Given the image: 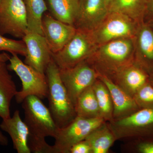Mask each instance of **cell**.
<instances>
[{
  "instance_id": "obj_1",
  "label": "cell",
  "mask_w": 153,
  "mask_h": 153,
  "mask_svg": "<svg viewBox=\"0 0 153 153\" xmlns=\"http://www.w3.org/2000/svg\"><path fill=\"white\" fill-rule=\"evenodd\" d=\"M25 113L24 121L30 134L28 146L31 152L53 153V146L47 143L45 138L56 136L59 127L55 123L49 108L35 96H29L22 102Z\"/></svg>"
},
{
  "instance_id": "obj_2",
  "label": "cell",
  "mask_w": 153,
  "mask_h": 153,
  "mask_svg": "<svg viewBox=\"0 0 153 153\" xmlns=\"http://www.w3.org/2000/svg\"><path fill=\"white\" fill-rule=\"evenodd\" d=\"M86 60L99 74H114L134 60L133 38H120L97 46Z\"/></svg>"
},
{
  "instance_id": "obj_3",
  "label": "cell",
  "mask_w": 153,
  "mask_h": 153,
  "mask_svg": "<svg viewBox=\"0 0 153 153\" xmlns=\"http://www.w3.org/2000/svg\"><path fill=\"white\" fill-rule=\"evenodd\" d=\"M45 74L48 82L49 110L57 126L62 128L76 117L75 106L60 78L59 68L52 58Z\"/></svg>"
},
{
  "instance_id": "obj_4",
  "label": "cell",
  "mask_w": 153,
  "mask_h": 153,
  "mask_svg": "<svg viewBox=\"0 0 153 153\" xmlns=\"http://www.w3.org/2000/svg\"><path fill=\"white\" fill-rule=\"evenodd\" d=\"M9 61V70L14 71L22 81V89L15 97L17 103H22L29 96H35L41 99L47 98L48 87L46 74L23 62L17 54H12Z\"/></svg>"
},
{
  "instance_id": "obj_5",
  "label": "cell",
  "mask_w": 153,
  "mask_h": 153,
  "mask_svg": "<svg viewBox=\"0 0 153 153\" xmlns=\"http://www.w3.org/2000/svg\"><path fill=\"white\" fill-rule=\"evenodd\" d=\"M76 29L74 37L61 50L52 53V59L59 69L71 68L87 60L97 47L89 31Z\"/></svg>"
},
{
  "instance_id": "obj_6",
  "label": "cell",
  "mask_w": 153,
  "mask_h": 153,
  "mask_svg": "<svg viewBox=\"0 0 153 153\" xmlns=\"http://www.w3.org/2000/svg\"><path fill=\"white\" fill-rule=\"evenodd\" d=\"M138 24L123 14L109 12L94 30L89 31L97 46L120 38H134Z\"/></svg>"
},
{
  "instance_id": "obj_7",
  "label": "cell",
  "mask_w": 153,
  "mask_h": 153,
  "mask_svg": "<svg viewBox=\"0 0 153 153\" xmlns=\"http://www.w3.org/2000/svg\"><path fill=\"white\" fill-rule=\"evenodd\" d=\"M103 118H86L76 116L71 123L59 128L53 145L55 153H69L76 143L83 140L94 131L101 126Z\"/></svg>"
},
{
  "instance_id": "obj_8",
  "label": "cell",
  "mask_w": 153,
  "mask_h": 153,
  "mask_svg": "<svg viewBox=\"0 0 153 153\" xmlns=\"http://www.w3.org/2000/svg\"><path fill=\"white\" fill-rule=\"evenodd\" d=\"M28 30L27 11L23 0H2L0 34L22 39Z\"/></svg>"
},
{
  "instance_id": "obj_9",
  "label": "cell",
  "mask_w": 153,
  "mask_h": 153,
  "mask_svg": "<svg viewBox=\"0 0 153 153\" xmlns=\"http://www.w3.org/2000/svg\"><path fill=\"white\" fill-rule=\"evenodd\" d=\"M59 70L62 82L74 105L79 95L93 85L99 74L86 60L71 68Z\"/></svg>"
},
{
  "instance_id": "obj_10",
  "label": "cell",
  "mask_w": 153,
  "mask_h": 153,
  "mask_svg": "<svg viewBox=\"0 0 153 153\" xmlns=\"http://www.w3.org/2000/svg\"><path fill=\"white\" fill-rule=\"evenodd\" d=\"M22 40L27 48L24 62L41 74H45L52 56L44 36L28 30Z\"/></svg>"
},
{
  "instance_id": "obj_11",
  "label": "cell",
  "mask_w": 153,
  "mask_h": 153,
  "mask_svg": "<svg viewBox=\"0 0 153 153\" xmlns=\"http://www.w3.org/2000/svg\"><path fill=\"white\" fill-rule=\"evenodd\" d=\"M43 36L52 53L61 50L75 35L76 28L57 20L50 13H45L42 20Z\"/></svg>"
},
{
  "instance_id": "obj_12",
  "label": "cell",
  "mask_w": 153,
  "mask_h": 153,
  "mask_svg": "<svg viewBox=\"0 0 153 153\" xmlns=\"http://www.w3.org/2000/svg\"><path fill=\"white\" fill-rule=\"evenodd\" d=\"M109 0H81L74 26L78 29L91 31L107 16Z\"/></svg>"
},
{
  "instance_id": "obj_13",
  "label": "cell",
  "mask_w": 153,
  "mask_h": 153,
  "mask_svg": "<svg viewBox=\"0 0 153 153\" xmlns=\"http://www.w3.org/2000/svg\"><path fill=\"white\" fill-rule=\"evenodd\" d=\"M134 61L148 69L153 68V28L146 22L138 25L134 38Z\"/></svg>"
},
{
  "instance_id": "obj_14",
  "label": "cell",
  "mask_w": 153,
  "mask_h": 153,
  "mask_svg": "<svg viewBox=\"0 0 153 153\" xmlns=\"http://www.w3.org/2000/svg\"><path fill=\"white\" fill-rule=\"evenodd\" d=\"M0 128L10 137L14 149L18 153H31L28 146L29 128L16 110L12 117L2 119Z\"/></svg>"
},
{
  "instance_id": "obj_15",
  "label": "cell",
  "mask_w": 153,
  "mask_h": 153,
  "mask_svg": "<svg viewBox=\"0 0 153 153\" xmlns=\"http://www.w3.org/2000/svg\"><path fill=\"white\" fill-rule=\"evenodd\" d=\"M7 62H0V117H10L11 102L18 92Z\"/></svg>"
},
{
  "instance_id": "obj_16",
  "label": "cell",
  "mask_w": 153,
  "mask_h": 153,
  "mask_svg": "<svg viewBox=\"0 0 153 153\" xmlns=\"http://www.w3.org/2000/svg\"><path fill=\"white\" fill-rule=\"evenodd\" d=\"M98 74V77L109 91L115 116L123 115L136 108L135 102L124 91L112 82L106 75Z\"/></svg>"
},
{
  "instance_id": "obj_17",
  "label": "cell",
  "mask_w": 153,
  "mask_h": 153,
  "mask_svg": "<svg viewBox=\"0 0 153 153\" xmlns=\"http://www.w3.org/2000/svg\"><path fill=\"white\" fill-rule=\"evenodd\" d=\"M81 0H47L50 14L60 22L74 26Z\"/></svg>"
},
{
  "instance_id": "obj_18",
  "label": "cell",
  "mask_w": 153,
  "mask_h": 153,
  "mask_svg": "<svg viewBox=\"0 0 153 153\" xmlns=\"http://www.w3.org/2000/svg\"><path fill=\"white\" fill-rule=\"evenodd\" d=\"M119 82L131 92H137L146 84L148 76L144 68L134 60L114 74Z\"/></svg>"
},
{
  "instance_id": "obj_19",
  "label": "cell",
  "mask_w": 153,
  "mask_h": 153,
  "mask_svg": "<svg viewBox=\"0 0 153 153\" xmlns=\"http://www.w3.org/2000/svg\"><path fill=\"white\" fill-rule=\"evenodd\" d=\"M147 0H109V12L123 14L137 24L145 22Z\"/></svg>"
},
{
  "instance_id": "obj_20",
  "label": "cell",
  "mask_w": 153,
  "mask_h": 153,
  "mask_svg": "<svg viewBox=\"0 0 153 153\" xmlns=\"http://www.w3.org/2000/svg\"><path fill=\"white\" fill-rule=\"evenodd\" d=\"M74 106L76 116L86 118L101 117L92 85L88 88L79 95Z\"/></svg>"
},
{
  "instance_id": "obj_21",
  "label": "cell",
  "mask_w": 153,
  "mask_h": 153,
  "mask_svg": "<svg viewBox=\"0 0 153 153\" xmlns=\"http://www.w3.org/2000/svg\"><path fill=\"white\" fill-rule=\"evenodd\" d=\"M27 16L28 30L43 35L42 20L48 10L44 0H23Z\"/></svg>"
},
{
  "instance_id": "obj_22",
  "label": "cell",
  "mask_w": 153,
  "mask_h": 153,
  "mask_svg": "<svg viewBox=\"0 0 153 153\" xmlns=\"http://www.w3.org/2000/svg\"><path fill=\"white\" fill-rule=\"evenodd\" d=\"M100 128L94 131L85 139L90 145L91 153H106L114 141V137L108 129Z\"/></svg>"
},
{
  "instance_id": "obj_23",
  "label": "cell",
  "mask_w": 153,
  "mask_h": 153,
  "mask_svg": "<svg viewBox=\"0 0 153 153\" xmlns=\"http://www.w3.org/2000/svg\"><path fill=\"white\" fill-rule=\"evenodd\" d=\"M119 126L125 128H138L153 124V108H146L119 120Z\"/></svg>"
},
{
  "instance_id": "obj_24",
  "label": "cell",
  "mask_w": 153,
  "mask_h": 153,
  "mask_svg": "<svg viewBox=\"0 0 153 153\" xmlns=\"http://www.w3.org/2000/svg\"><path fill=\"white\" fill-rule=\"evenodd\" d=\"M97 100L100 116L109 118L112 112V101L107 88L102 81L94 82L92 85Z\"/></svg>"
},
{
  "instance_id": "obj_25",
  "label": "cell",
  "mask_w": 153,
  "mask_h": 153,
  "mask_svg": "<svg viewBox=\"0 0 153 153\" xmlns=\"http://www.w3.org/2000/svg\"><path fill=\"white\" fill-rule=\"evenodd\" d=\"M0 52H10L26 56L27 48L23 40H16L6 38L0 34Z\"/></svg>"
},
{
  "instance_id": "obj_26",
  "label": "cell",
  "mask_w": 153,
  "mask_h": 153,
  "mask_svg": "<svg viewBox=\"0 0 153 153\" xmlns=\"http://www.w3.org/2000/svg\"><path fill=\"white\" fill-rule=\"evenodd\" d=\"M138 100L144 103H153V87L145 84L137 91Z\"/></svg>"
},
{
  "instance_id": "obj_27",
  "label": "cell",
  "mask_w": 153,
  "mask_h": 153,
  "mask_svg": "<svg viewBox=\"0 0 153 153\" xmlns=\"http://www.w3.org/2000/svg\"><path fill=\"white\" fill-rule=\"evenodd\" d=\"M69 153H89L91 152V149L88 143L84 140L73 145L70 149Z\"/></svg>"
},
{
  "instance_id": "obj_28",
  "label": "cell",
  "mask_w": 153,
  "mask_h": 153,
  "mask_svg": "<svg viewBox=\"0 0 153 153\" xmlns=\"http://www.w3.org/2000/svg\"><path fill=\"white\" fill-rule=\"evenodd\" d=\"M153 17V0H147L145 19H151Z\"/></svg>"
},
{
  "instance_id": "obj_29",
  "label": "cell",
  "mask_w": 153,
  "mask_h": 153,
  "mask_svg": "<svg viewBox=\"0 0 153 153\" xmlns=\"http://www.w3.org/2000/svg\"><path fill=\"white\" fill-rule=\"evenodd\" d=\"M140 150L143 153H153V143H146L141 145Z\"/></svg>"
},
{
  "instance_id": "obj_30",
  "label": "cell",
  "mask_w": 153,
  "mask_h": 153,
  "mask_svg": "<svg viewBox=\"0 0 153 153\" xmlns=\"http://www.w3.org/2000/svg\"><path fill=\"white\" fill-rule=\"evenodd\" d=\"M11 56L5 52L0 53V62H7L9 61Z\"/></svg>"
},
{
  "instance_id": "obj_31",
  "label": "cell",
  "mask_w": 153,
  "mask_h": 153,
  "mask_svg": "<svg viewBox=\"0 0 153 153\" xmlns=\"http://www.w3.org/2000/svg\"><path fill=\"white\" fill-rule=\"evenodd\" d=\"M8 144V140L5 136L0 131V145L3 146H6Z\"/></svg>"
},
{
  "instance_id": "obj_32",
  "label": "cell",
  "mask_w": 153,
  "mask_h": 153,
  "mask_svg": "<svg viewBox=\"0 0 153 153\" xmlns=\"http://www.w3.org/2000/svg\"><path fill=\"white\" fill-rule=\"evenodd\" d=\"M145 22L147 23L148 25L153 28V18H151V19H148V20H147L146 22Z\"/></svg>"
},
{
  "instance_id": "obj_33",
  "label": "cell",
  "mask_w": 153,
  "mask_h": 153,
  "mask_svg": "<svg viewBox=\"0 0 153 153\" xmlns=\"http://www.w3.org/2000/svg\"><path fill=\"white\" fill-rule=\"evenodd\" d=\"M2 0H0V4H1V2Z\"/></svg>"
}]
</instances>
